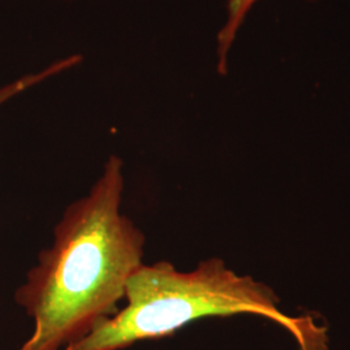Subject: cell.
<instances>
[{
  "label": "cell",
  "mask_w": 350,
  "mask_h": 350,
  "mask_svg": "<svg viewBox=\"0 0 350 350\" xmlns=\"http://www.w3.org/2000/svg\"><path fill=\"white\" fill-rule=\"evenodd\" d=\"M124 189V163L111 156L88 193L64 211L52 245L14 293L34 319L20 350L66 349L121 309L146 245L143 231L121 212Z\"/></svg>",
  "instance_id": "1"
},
{
  "label": "cell",
  "mask_w": 350,
  "mask_h": 350,
  "mask_svg": "<svg viewBox=\"0 0 350 350\" xmlns=\"http://www.w3.org/2000/svg\"><path fill=\"white\" fill-rule=\"evenodd\" d=\"M126 305L86 338L64 350H124L139 341L174 335L201 318L252 314L275 322L300 350H329L327 328L312 317L283 313L275 293L253 278L239 275L221 258L179 271L173 263L142 265L130 276Z\"/></svg>",
  "instance_id": "2"
},
{
  "label": "cell",
  "mask_w": 350,
  "mask_h": 350,
  "mask_svg": "<svg viewBox=\"0 0 350 350\" xmlns=\"http://www.w3.org/2000/svg\"><path fill=\"white\" fill-rule=\"evenodd\" d=\"M257 1L258 0H228L227 3L228 18L218 36V72L221 75L227 73V53L237 37L239 27L243 24L253 4Z\"/></svg>",
  "instance_id": "3"
},
{
  "label": "cell",
  "mask_w": 350,
  "mask_h": 350,
  "mask_svg": "<svg viewBox=\"0 0 350 350\" xmlns=\"http://www.w3.org/2000/svg\"><path fill=\"white\" fill-rule=\"evenodd\" d=\"M79 62H81V56H72V57L60 60L57 63L52 64L47 69L39 72L37 75H25L4 88H0V105L4 104L5 101L12 99L13 96L21 94L27 88L36 86L39 82H43L44 79L50 78L52 75H59L66 69H70L72 66H75Z\"/></svg>",
  "instance_id": "4"
}]
</instances>
